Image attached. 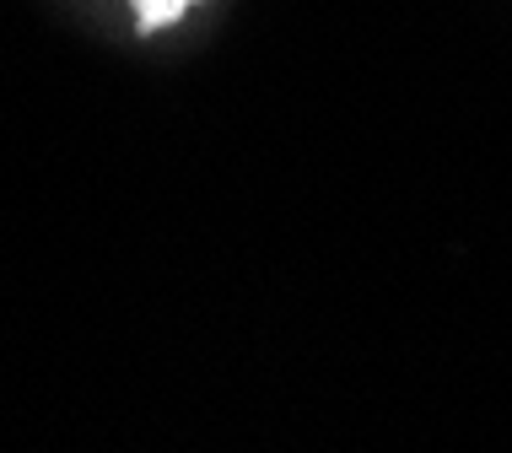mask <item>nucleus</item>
<instances>
[{"label":"nucleus","instance_id":"nucleus-1","mask_svg":"<svg viewBox=\"0 0 512 453\" xmlns=\"http://www.w3.org/2000/svg\"><path fill=\"white\" fill-rule=\"evenodd\" d=\"M195 0H135V17H141V33H157V27L178 22Z\"/></svg>","mask_w":512,"mask_h":453}]
</instances>
